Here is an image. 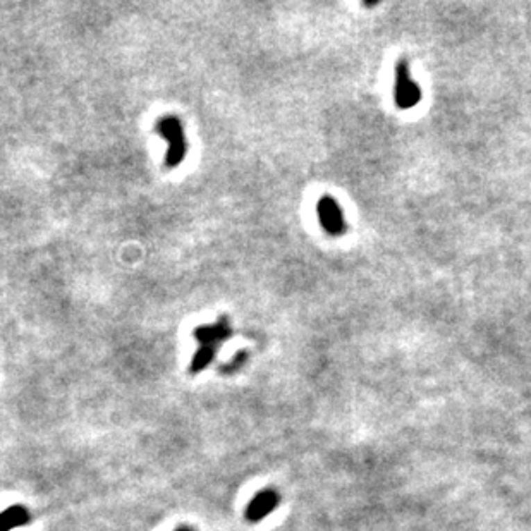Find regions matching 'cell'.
I'll return each mask as SVG.
<instances>
[{
    "mask_svg": "<svg viewBox=\"0 0 531 531\" xmlns=\"http://www.w3.org/2000/svg\"><path fill=\"white\" fill-rule=\"evenodd\" d=\"M157 133L169 143V150L165 153V167L176 169L184 160L187 151L184 129L176 115H164L157 121Z\"/></svg>",
    "mask_w": 531,
    "mask_h": 531,
    "instance_id": "cell-1",
    "label": "cell"
},
{
    "mask_svg": "<svg viewBox=\"0 0 531 531\" xmlns=\"http://www.w3.org/2000/svg\"><path fill=\"white\" fill-rule=\"evenodd\" d=\"M394 100L396 106L403 110L416 107L421 102V90L411 78L410 66L404 59L397 60L396 64V79H394Z\"/></svg>",
    "mask_w": 531,
    "mask_h": 531,
    "instance_id": "cell-2",
    "label": "cell"
},
{
    "mask_svg": "<svg viewBox=\"0 0 531 531\" xmlns=\"http://www.w3.org/2000/svg\"><path fill=\"white\" fill-rule=\"evenodd\" d=\"M317 212H319L320 224L325 233H328L330 236H342L346 233L344 212L334 198H320L319 203H317Z\"/></svg>",
    "mask_w": 531,
    "mask_h": 531,
    "instance_id": "cell-3",
    "label": "cell"
},
{
    "mask_svg": "<svg viewBox=\"0 0 531 531\" xmlns=\"http://www.w3.org/2000/svg\"><path fill=\"white\" fill-rule=\"evenodd\" d=\"M194 339L200 342V348L212 349V351H219L224 341L233 335V328H230L227 317H222L219 321L213 325H200L194 330Z\"/></svg>",
    "mask_w": 531,
    "mask_h": 531,
    "instance_id": "cell-4",
    "label": "cell"
},
{
    "mask_svg": "<svg viewBox=\"0 0 531 531\" xmlns=\"http://www.w3.org/2000/svg\"><path fill=\"white\" fill-rule=\"evenodd\" d=\"M279 502H280V496L276 492V490H270V489L262 490V492L256 494V496L253 497V500L249 502L244 516H246L249 523H258L262 521V519H265L270 512L276 511Z\"/></svg>",
    "mask_w": 531,
    "mask_h": 531,
    "instance_id": "cell-5",
    "label": "cell"
},
{
    "mask_svg": "<svg viewBox=\"0 0 531 531\" xmlns=\"http://www.w3.org/2000/svg\"><path fill=\"white\" fill-rule=\"evenodd\" d=\"M31 514L23 505H10L0 512V531H10L30 525Z\"/></svg>",
    "mask_w": 531,
    "mask_h": 531,
    "instance_id": "cell-6",
    "label": "cell"
},
{
    "mask_svg": "<svg viewBox=\"0 0 531 531\" xmlns=\"http://www.w3.org/2000/svg\"><path fill=\"white\" fill-rule=\"evenodd\" d=\"M246 357H248V354L244 353V351H241L236 357H234L233 361H230L229 364L222 366V371H224V373H234V371L239 370V368L243 366L244 363H246Z\"/></svg>",
    "mask_w": 531,
    "mask_h": 531,
    "instance_id": "cell-7",
    "label": "cell"
},
{
    "mask_svg": "<svg viewBox=\"0 0 531 531\" xmlns=\"http://www.w3.org/2000/svg\"><path fill=\"white\" fill-rule=\"evenodd\" d=\"M176 531H193L191 528H187V526H183V528H177Z\"/></svg>",
    "mask_w": 531,
    "mask_h": 531,
    "instance_id": "cell-8",
    "label": "cell"
}]
</instances>
